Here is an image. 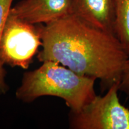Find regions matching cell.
Returning <instances> with one entry per match:
<instances>
[{
	"instance_id": "6da1fadb",
	"label": "cell",
	"mask_w": 129,
	"mask_h": 129,
	"mask_svg": "<svg viewBox=\"0 0 129 129\" xmlns=\"http://www.w3.org/2000/svg\"><path fill=\"white\" fill-rule=\"evenodd\" d=\"M40 62L53 61L110 87L120 81L128 55L115 35L85 23L73 14L40 24Z\"/></svg>"
},
{
	"instance_id": "7a4b0ae2",
	"label": "cell",
	"mask_w": 129,
	"mask_h": 129,
	"mask_svg": "<svg viewBox=\"0 0 129 129\" xmlns=\"http://www.w3.org/2000/svg\"><path fill=\"white\" fill-rule=\"evenodd\" d=\"M24 74L16 92L17 99L30 103L41 96L63 99L72 112L80 110L96 96L92 77L80 75L53 61Z\"/></svg>"
},
{
	"instance_id": "3957f363",
	"label": "cell",
	"mask_w": 129,
	"mask_h": 129,
	"mask_svg": "<svg viewBox=\"0 0 129 129\" xmlns=\"http://www.w3.org/2000/svg\"><path fill=\"white\" fill-rule=\"evenodd\" d=\"M119 91V82H116L104 96L96 95L80 110L70 111V128L129 129V109L121 104Z\"/></svg>"
},
{
	"instance_id": "277c9868",
	"label": "cell",
	"mask_w": 129,
	"mask_h": 129,
	"mask_svg": "<svg viewBox=\"0 0 129 129\" xmlns=\"http://www.w3.org/2000/svg\"><path fill=\"white\" fill-rule=\"evenodd\" d=\"M40 46L42 40L40 24L29 23L9 13L0 41L3 64L28 69Z\"/></svg>"
},
{
	"instance_id": "5b68a950",
	"label": "cell",
	"mask_w": 129,
	"mask_h": 129,
	"mask_svg": "<svg viewBox=\"0 0 129 129\" xmlns=\"http://www.w3.org/2000/svg\"><path fill=\"white\" fill-rule=\"evenodd\" d=\"M10 13L34 25L47 24L72 14L71 0H22Z\"/></svg>"
},
{
	"instance_id": "8992f818",
	"label": "cell",
	"mask_w": 129,
	"mask_h": 129,
	"mask_svg": "<svg viewBox=\"0 0 129 129\" xmlns=\"http://www.w3.org/2000/svg\"><path fill=\"white\" fill-rule=\"evenodd\" d=\"M72 14L88 25L114 34L115 0H71Z\"/></svg>"
},
{
	"instance_id": "52a82bcc",
	"label": "cell",
	"mask_w": 129,
	"mask_h": 129,
	"mask_svg": "<svg viewBox=\"0 0 129 129\" xmlns=\"http://www.w3.org/2000/svg\"><path fill=\"white\" fill-rule=\"evenodd\" d=\"M114 34L129 56V0H115Z\"/></svg>"
},
{
	"instance_id": "ba28073f",
	"label": "cell",
	"mask_w": 129,
	"mask_h": 129,
	"mask_svg": "<svg viewBox=\"0 0 129 129\" xmlns=\"http://www.w3.org/2000/svg\"><path fill=\"white\" fill-rule=\"evenodd\" d=\"M14 0H0V41L5 23L10 13ZM6 72L0 58V94H4L9 90L6 80Z\"/></svg>"
},
{
	"instance_id": "9c48e42d",
	"label": "cell",
	"mask_w": 129,
	"mask_h": 129,
	"mask_svg": "<svg viewBox=\"0 0 129 129\" xmlns=\"http://www.w3.org/2000/svg\"><path fill=\"white\" fill-rule=\"evenodd\" d=\"M119 90L129 97V56L124 64L120 81Z\"/></svg>"
}]
</instances>
